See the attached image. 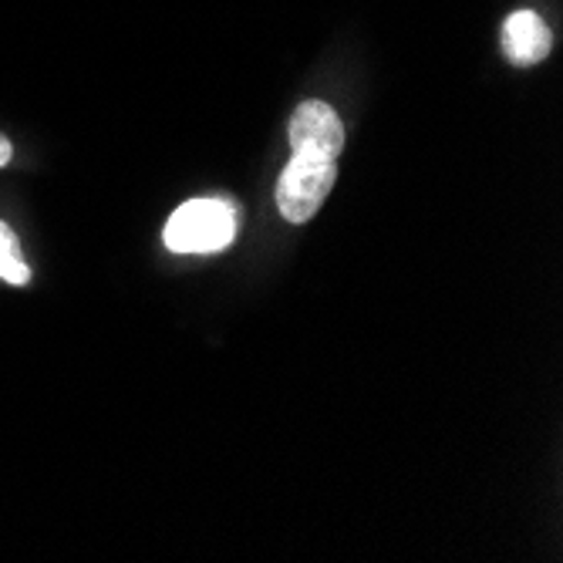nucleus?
Instances as JSON below:
<instances>
[{
    "mask_svg": "<svg viewBox=\"0 0 563 563\" xmlns=\"http://www.w3.org/2000/svg\"><path fill=\"white\" fill-rule=\"evenodd\" d=\"M166 246L173 253H217L236 236V213L223 199H189L166 223Z\"/></svg>",
    "mask_w": 563,
    "mask_h": 563,
    "instance_id": "f257e3e1",
    "label": "nucleus"
},
{
    "mask_svg": "<svg viewBox=\"0 0 563 563\" xmlns=\"http://www.w3.org/2000/svg\"><path fill=\"white\" fill-rule=\"evenodd\" d=\"M334 163H311V159H290V166L284 169L280 183H277V207L284 213V220L290 223H307L328 199V192L334 189Z\"/></svg>",
    "mask_w": 563,
    "mask_h": 563,
    "instance_id": "f03ea898",
    "label": "nucleus"
},
{
    "mask_svg": "<svg viewBox=\"0 0 563 563\" xmlns=\"http://www.w3.org/2000/svg\"><path fill=\"white\" fill-rule=\"evenodd\" d=\"M290 148L297 159L334 163L344 148V125L328 101H303L290 115Z\"/></svg>",
    "mask_w": 563,
    "mask_h": 563,
    "instance_id": "7ed1b4c3",
    "label": "nucleus"
},
{
    "mask_svg": "<svg viewBox=\"0 0 563 563\" xmlns=\"http://www.w3.org/2000/svg\"><path fill=\"white\" fill-rule=\"evenodd\" d=\"M503 51L514 65H537L550 55V27L533 11L509 14L503 24Z\"/></svg>",
    "mask_w": 563,
    "mask_h": 563,
    "instance_id": "20e7f679",
    "label": "nucleus"
},
{
    "mask_svg": "<svg viewBox=\"0 0 563 563\" xmlns=\"http://www.w3.org/2000/svg\"><path fill=\"white\" fill-rule=\"evenodd\" d=\"M0 277H4L8 284H27L31 280V271L21 257L18 236L4 223H0Z\"/></svg>",
    "mask_w": 563,
    "mask_h": 563,
    "instance_id": "39448f33",
    "label": "nucleus"
},
{
    "mask_svg": "<svg viewBox=\"0 0 563 563\" xmlns=\"http://www.w3.org/2000/svg\"><path fill=\"white\" fill-rule=\"evenodd\" d=\"M11 163V142L0 135V166H8Z\"/></svg>",
    "mask_w": 563,
    "mask_h": 563,
    "instance_id": "423d86ee",
    "label": "nucleus"
}]
</instances>
